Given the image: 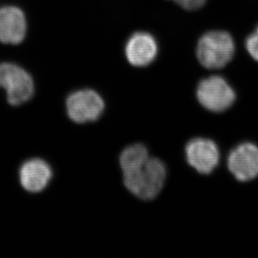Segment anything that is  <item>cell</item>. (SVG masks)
I'll return each mask as SVG.
<instances>
[{
	"label": "cell",
	"mask_w": 258,
	"mask_h": 258,
	"mask_svg": "<svg viewBox=\"0 0 258 258\" xmlns=\"http://www.w3.org/2000/svg\"><path fill=\"white\" fill-rule=\"evenodd\" d=\"M166 179L165 164L157 158H150L138 168L123 173L124 185L133 195L142 200L156 198Z\"/></svg>",
	"instance_id": "6da1fadb"
},
{
	"label": "cell",
	"mask_w": 258,
	"mask_h": 258,
	"mask_svg": "<svg viewBox=\"0 0 258 258\" xmlns=\"http://www.w3.org/2000/svg\"><path fill=\"white\" fill-rule=\"evenodd\" d=\"M235 44L226 31H210L201 37L197 47L198 60L210 70L223 68L232 59Z\"/></svg>",
	"instance_id": "7a4b0ae2"
},
{
	"label": "cell",
	"mask_w": 258,
	"mask_h": 258,
	"mask_svg": "<svg viewBox=\"0 0 258 258\" xmlns=\"http://www.w3.org/2000/svg\"><path fill=\"white\" fill-rule=\"evenodd\" d=\"M0 88L6 91L8 102L11 105L25 104L34 92L31 76L20 66L12 63H0Z\"/></svg>",
	"instance_id": "3957f363"
},
{
	"label": "cell",
	"mask_w": 258,
	"mask_h": 258,
	"mask_svg": "<svg viewBox=\"0 0 258 258\" xmlns=\"http://www.w3.org/2000/svg\"><path fill=\"white\" fill-rule=\"evenodd\" d=\"M197 96L201 105L213 112H222L233 105V89L221 76H211L198 85Z\"/></svg>",
	"instance_id": "277c9868"
},
{
	"label": "cell",
	"mask_w": 258,
	"mask_h": 258,
	"mask_svg": "<svg viewBox=\"0 0 258 258\" xmlns=\"http://www.w3.org/2000/svg\"><path fill=\"white\" fill-rule=\"evenodd\" d=\"M66 110L71 120L83 124L99 119L105 110V102L95 90H77L66 100Z\"/></svg>",
	"instance_id": "5b68a950"
},
{
	"label": "cell",
	"mask_w": 258,
	"mask_h": 258,
	"mask_svg": "<svg viewBox=\"0 0 258 258\" xmlns=\"http://www.w3.org/2000/svg\"><path fill=\"white\" fill-rule=\"evenodd\" d=\"M227 166L231 174L240 181H248L258 175V147L244 143L231 151Z\"/></svg>",
	"instance_id": "8992f818"
},
{
	"label": "cell",
	"mask_w": 258,
	"mask_h": 258,
	"mask_svg": "<svg viewBox=\"0 0 258 258\" xmlns=\"http://www.w3.org/2000/svg\"><path fill=\"white\" fill-rule=\"evenodd\" d=\"M185 155L189 165L202 174H209L219 163V150L211 140H191L186 145Z\"/></svg>",
	"instance_id": "52a82bcc"
},
{
	"label": "cell",
	"mask_w": 258,
	"mask_h": 258,
	"mask_svg": "<svg viewBox=\"0 0 258 258\" xmlns=\"http://www.w3.org/2000/svg\"><path fill=\"white\" fill-rule=\"evenodd\" d=\"M27 22L20 8L5 6L0 8V42L18 44L25 39Z\"/></svg>",
	"instance_id": "ba28073f"
},
{
	"label": "cell",
	"mask_w": 258,
	"mask_h": 258,
	"mask_svg": "<svg viewBox=\"0 0 258 258\" xmlns=\"http://www.w3.org/2000/svg\"><path fill=\"white\" fill-rule=\"evenodd\" d=\"M157 52L156 40L151 34L145 32L133 34L125 45L127 60L137 67L149 66L156 58Z\"/></svg>",
	"instance_id": "9c48e42d"
},
{
	"label": "cell",
	"mask_w": 258,
	"mask_h": 258,
	"mask_svg": "<svg viewBox=\"0 0 258 258\" xmlns=\"http://www.w3.org/2000/svg\"><path fill=\"white\" fill-rule=\"evenodd\" d=\"M51 178V167L41 159L29 160L20 167V184L29 192H40L45 189Z\"/></svg>",
	"instance_id": "30bf717a"
},
{
	"label": "cell",
	"mask_w": 258,
	"mask_h": 258,
	"mask_svg": "<svg viewBox=\"0 0 258 258\" xmlns=\"http://www.w3.org/2000/svg\"><path fill=\"white\" fill-rule=\"evenodd\" d=\"M150 158L148 151L142 144H135L122 151L119 165L123 173L129 172L142 166Z\"/></svg>",
	"instance_id": "8fae6325"
},
{
	"label": "cell",
	"mask_w": 258,
	"mask_h": 258,
	"mask_svg": "<svg viewBox=\"0 0 258 258\" xmlns=\"http://www.w3.org/2000/svg\"><path fill=\"white\" fill-rule=\"evenodd\" d=\"M246 47L250 55L255 60L258 61V27L255 33L246 39Z\"/></svg>",
	"instance_id": "7c38bea8"
},
{
	"label": "cell",
	"mask_w": 258,
	"mask_h": 258,
	"mask_svg": "<svg viewBox=\"0 0 258 258\" xmlns=\"http://www.w3.org/2000/svg\"><path fill=\"white\" fill-rule=\"evenodd\" d=\"M175 4L186 10H196L200 9L207 0H173Z\"/></svg>",
	"instance_id": "4fadbf2b"
}]
</instances>
